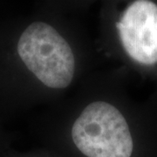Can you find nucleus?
Segmentation results:
<instances>
[{"instance_id": "1", "label": "nucleus", "mask_w": 157, "mask_h": 157, "mask_svg": "<svg viewBox=\"0 0 157 157\" xmlns=\"http://www.w3.org/2000/svg\"><path fill=\"white\" fill-rule=\"evenodd\" d=\"M17 49L29 71L47 87L62 89L71 84L75 73L73 50L49 24H31L21 34Z\"/></svg>"}, {"instance_id": "2", "label": "nucleus", "mask_w": 157, "mask_h": 157, "mask_svg": "<svg viewBox=\"0 0 157 157\" xmlns=\"http://www.w3.org/2000/svg\"><path fill=\"white\" fill-rule=\"evenodd\" d=\"M73 143L86 157H131L132 135L123 114L106 101H94L72 128Z\"/></svg>"}, {"instance_id": "3", "label": "nucleus", "mask_w": 157, "mask_h": 157, "mask_svg": "<svg viewBox=\"0 0 157 157\" xmlns=\"http://www.w3.org/2000/svg\"><path fill=\"white\" fill-rule=\"evenodd\" d=\"M126 52L143 65L157 63V5L137 0L124 11L116 25Z\"/></svg>"}]
</instances>
